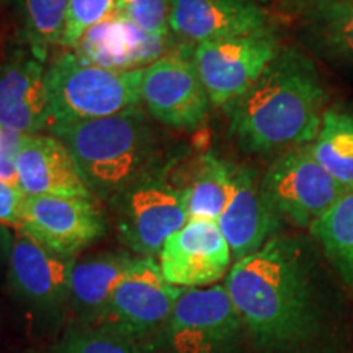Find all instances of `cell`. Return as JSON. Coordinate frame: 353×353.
Listing matches in <instances>:
<instances>
[{
	"mask_svg": "<svg viewBox=\"0 0 353 353\" xmlns=\"http://www.w3.org/2000/svg\"><path fill=\"white\" fill-rule=\"evenodd\" d=\"M325 103L327 92L312 61L281 48L259 81L224 110L241 149L270 154L314 143Z\"/></svg>",
	"mask_w": 353,
	"mask_h": 353,
	"instance_id": "1",
	"label": "cell"
},
{
	"mask_svg": "<svg viewBox=\"0 0 353 353\" xmlns=\"http://www.w3.org/2000/svg\"><path fill=\"white\" fill-rule=\"evenodd\" d=\"M224 286L259 342L283 345L306 330L311 296L293 242L272 237L257 252L232 265Z\"/></svg>",
	"mask_w": 353,
	"mask_h": 353,
	"instance_id": "2",
	"label": "cell"
},
{
	"mask_svg": "<svg viewBox=\"0 0 353 353\" xmlns=\"http://www.w3.org/2000/svg\"><path fill=\"white\" fill-rule=\"evenodd\" d=\"M68 145L94 195L117 198L148 176L154 136L139 107L99 120L51 126Z\"/></svg>",
	"mask_w": 353,
	"mask_h": 353,
	"instance_id": "3",
	"label": "cell"
},
{
	"mask_svg": "<svg viewBox=\"0 0 353 353\" xmlns=\"http://www.w3.org/2000/svg\"><path fill=\"white\" fill-rule=\"evenodd\" d=\"M143 69L97 65L76 51H63L46 68L51 126L99 120L139 107Z\"/></svg>",
	"mask_w": 353,
	"mask_h": 353,
	"instance_id": "4",
	"label": "cell"
},
{
	"mask_svg": "<svg viewBox=\"0 0 353 353\" xmlns=\"http://www.w3.org/2000/svg\"><path fill=\"white\" fill-rule=\"evenodd\" d=\"M260 182L278 216L298 226L311 228L348 193L317 162L311 144L281 154Z\"/></svg>",
	"mask_w": 353,
	"mask_h": 353,
	"instance_id": "5",
	"label": "cell"
},
{
	"mask_svg": "<svg viewBox=\"0 0 353 353\" xmlns=\"http://www.w3.org/2000/svg\"><path fill=\"white\" fill-rule=\"evenodd\" d=\"M280 50L272 32L196 44L192 61L211 103L224 108L259 81Z\"/></svg>",
	"mask_w": 353,
	"mask_h": 353,
	"instance_id": "6",
	"label": "cell"
},
{
	"mask_svg": "<svg viewBox=\"0 0 353 353\" xmlns=\"http://www.w3.org/2000/svg\"><path fill=\"white\" fill-rule=\"evenodd\" d=\"M182 293L183 288L165 280L152 257L134 259L114 288L100 321L105 327L134 341L169 321Z\"/></svg>",
	"mask_w": 353,
	"mask_h": 353,
	"instance_id": "7",
	"label": "cell"
},
{
	"mask_svg": "<svg viewBox=\"0 0 353 353\" xmlns=\"http://www.w3.org/2000/svg\"><path fill=\"white\" fill-rule=\"evenodd\" d=\"M120 208V234L132 252L152 257L188 223L182 190L165 180L144 176L114 198Z\"/></svg>",
	"mask_w": 353,
	"mask_h": 353,
	"instance_id": "8",
	"label": "cell"
},
{
	"mask_svg": "<svg viewBox=\"0 0 353 353\" xmlns=\"http://www.w3.org/2000/svg\"><path fill=\"white\" fill-rule=\"evenodd\" d=\"M242 322L224 285L183 288L169 319L170 345L175 353H221Z\"/></svg>",
	"mask_w": 353,
	"mask_h": 353,
	"instance_id": "9",
	"label": "cell"
},
{
	"mask_svg": "<svg viewBox=\"0 0 353 353\" xmlns=\"http://www.w3.org/2000/svg\"><path fill=\"white\" fill-rule=\"evenodd\" d=\"M105 229V214L94 198H25L20 231L64 257L81 252L103 236Z\"/></svg>",
	"mask_w": 353,
	"mask_h": 353,
	"instance_id": "10",
	"label": "cell"
},
{
	"mask_svg": "<svg viewBox=\"0 0 353 353\" xmlns=\"http://www.w3.org/2000/svg\"><path fill=\"white\" fill-rule=\"evenodd\" d=\"M141 103L162 125L193 130L206 120L211 101L193 61L164 56L143 69Z\"/></svg>",
	"mask_w": 353,
	"mask_h": 353,
	"instance_id": "11",
	"label": "cell"
},
{
	"mask_svg": "<svg viewBox=\"0 0 353 353\" xmlns=\"http://www.w3.org/2000/svg\"><path fill=\"white\" fill-rule=\"evenodd\" d=\"M231 260V249L218 223L190 219L167 239L157 263L170 285L203 288L226 275Z\"/></svg>",
	"mask_w": 353,
	"mask_h": 353,
	"instance_id": "12",
	"label": "cell"
},
{
	"mask_svg": "<svg viewBox=\"0 0 353 353\" xmlns=\"http://www.w3.org/2000/svg\"><path fill=\"white\" fill-rule=\"evenodd\" d=\"M169 26L195 44L273 32L267 10L255 0H169Z\"/></svg>",
	"mask_w": 353,
	"mask_h": 353,
	"instance_id": "13",
	"label": "cell"
},
{
	"mask_svg": "<svg viewBox=\"0 0 353 353\" xmlns=\"http://www.w3.org/2000/svg\"><path fill=\"white\" fill-rule=\"evenodd\" d=\"M17 174L26 196L97 200L68 145L52 134H23L17 154Z\"/></svg>",
	"mask_w": 353,
	"mask_h": 353,
	"instance_id": "14",
	"label": "cell"
},
{
	"mask_svg": "<svg viewBox=\"0 0 353 353\" xmlns=\"http://www.w3.org/2000/svg\"><path fill=\"white\" fill-rule=\"evenodd\" d=\"M74 260L48 249L20 231L8 245V283L17 296L38 307L69 299Z\"/></svg>",
	"mask_w": 353,
	"mask_h": 353,
	"instance_id": "15",
	"label": "cell"
},
{
	"mask_svg": "<svg viewBox=\"0 0 353 353\" xmlns=\"http://www.w3.org/2000/svg\"><path fill=\"white\" fill-rule=\"evenodd\" d=\"M46 65L32 52H15L0 65V126L20 134L50 130Z\"/></svg>",
	"mask_w": 353,
	"mask_h": 353,
	"instance_id": "16",
	"label": "cell"
},
{
	"mask_svg": "<svg viewBox=\"0 0 353 353\" xmlns=\"http://www.w3.org/2000/svg\"><path fill=\"white\" fill-rule=\"evenodd\" d=\"M278 213L262 190V182L249 169L236 167L232 195L218 226L226 237L232 259L257 252L270 241L278 226Z\"/></svg>",
	"mask_w": 353,
	"mask_h": 353,
	"instance_id": "17",
	"label": "cell"
},
{
	"mask_svg": "<svg viewBox=\"0 0 353 353\" xmlns=\"http://www.w3.org/2000/svg\"><path fill=\"white\" fill-rule=\"evenodd\" d=\"M165 43L113 13L83 34L76 52L101 68L134 70L162 59Z\"/></svg>",
	"mask_w": 353,
	"mask_h": 353,
	"instance_id": "18",
	"label": "cell"
},
{
	"mask_svg": "<svg viewBox=\"0 0 353 353\" xmlns=\"http://www.w3.org/2000/svg\"><path fill=\"white\" fill-rule=\"evenodd\" d=\"M299 15L309 50L337 70L353 72V0H325Z\"/></svg>",
	"mask_w": 353,
	"mask_h": 353,
	"instance_id": "19",
	"label": "cell"
},
{
	"mask_svg": "<svg viewBox=\"0 0 353 353\" xmlns=\"http://www.w3.org/2000/svg\"><path fill=\"white\" fill-rule=\"evenodd\" d=\"M134 257L126 252L99 254L74 262L69 299L87 317H101L114 288L130 270Z\"/></svg>",
	"mask_w": 353,
	"mask_h": 353,
	"instance_id": "20",
	"label": "cell"
},
{
	"mask_svg": "<svg viewBox=\"0 0 353 353\" xmlns=\"http://www.w3.org/2000/svg\"><path fill=\"white\" fill-rule=\"evenodd\" d=\"M234 170L236 167L223 159L214 157L213 154L205 156L195 179L182 188L188 221L201 219L218 223L231 200Z\"/></svg>",
	"mask_w": 353,
	"mask_h": 353,
	"instance_id": "21",
	"label": "cell"
},
{
	"mask_svg": "<svg viewBox=\"0 0 353 353\" xmlns=\"http://www.w3.org/2000/svg\"><path fill=\"white\" fill-rule=\"evenodd\" d=\"M311 151L317 162L347 190L353 192V113L339 107L325 110Z\"/></svg>",
	"mask_w": 353,
	"mask_h": 353,
	"instance_id": "22",
	"label": "cell"
},
{
	"mask_svg": "<svg viewBox=\"0 0 353 353\" xmlns=\"http://www.w3.org/2000/svg\"><path fill=\"white\" fill-rule=\"evenodd\" d=\"M17 13L30 52L46 64L52 48L63 46L68 0H15Z\"/></svg>",
	"mask_w": 353,
	"mask_h": 353,
	"instance_id": "23",
	"label": "cell"
},
{
	"mask_svg": "<svg viewBox=\"0 0 353 353\" xmlns=\"http://www.w3.org/2000/svg\"><path fill=\"white\" fill-rule=\"evenodd\" d=\"M311 232L345 283L353 286V192L317 219Z\"/></svg>",
	"mask_w": 353,
	"mask_h": 353,
	"instance_id": "24",
	"label": "cell"
},
{
	"mask_svg": "<svg viewBox=\"0 0 353 353\" xmlns=\"http://www.w3.org/2000/svg\"><path fill=\"white\" fill-rule=\"evenodd\" d=\"M54 353H141L136 342L105 325L70 329Z\"/></svg>",
	"mask_w": 353,
	"mask_h": 353,
	"instance_id": "25",
	"label": "cell"
},
{
	"mask_svg": "<svg viewBox=\"0 0 353 353\" xmlns=\"http://www.w3.org/2000/svg\"><path fill=\"white\" fill-rule=\"evenodd\" d=\"M114 13L151 37L169 38V0H117Z\"/></svg>",
	"mask_w": 353,
	"mask_h": 353,
	"instance_id": "26",
	"label": "cell"
},
{
	"mask_svg": "<svg viewBox=\"0 0 353 353\" xmlns=\"http://www.w3.org/2000/svg\"><path fill=\"white\" fill-rule=\"evenodd\" d=\"M117 0H68V23L63 46L74 50L88 30L114 13Z\"/></svg>",
	"mask_w": 353,
	"mask_h": 353,
	"instance_id": "27",
	"label": "cell"
},
{
	"mask_svg": "<svg viewBox=\"0 0 353 353\" xmlns=\"http://www.w3.org/2000/svg\"><path fill=\"white\" fill-rule=\"evenodd\" d=\"M23 134L20 132L0 130V180L15 187L19 185V174H17V154Z\"/></svg>",
	"mask_w": 353,
	"mask_h": 353,
	"instance_id": "28",
	"label": "cell"
},
{
	"mask_svg": "<svg viewBox=\"0 0 353 353\" xmlns=\"http://www.w3.org/2000/svg\"><path fill=\"white\" fill-rule=\"evenodd\" d=\"M26 195L20 187L0 180V226L21 228V213Z\"/></svg>",
	"mask_w": 353,
	"mask_h": 353,
	"instance_id": "29",
	"label": "cell"
},
{
	"mask_svg": "<svg viewBox=\"0 0 353 353\" xmlns=\"http://www.w3.org/2000/svg\"><path fill=\"white\" fill-rule=\"evenodd\" d=\"M291 3H293L294 8H296L298 12H301L303 8H306L309 6H314V3H319V2H325V0H290Z\"/></svg>",
	"mask_w": 353,
	"mask_h": 353,
	"instance_id": "30",
	"label": "cell"
},
{
	"mask_svg": "<svg viewBox=\"0 0 353 353\" xmlns=\"http://www.w3.org/2000/svg\"><path fill=\"white\" fill-rule=\"evenodd\" d=\"M2 231H3V228H2V226H0V239H2V234H3ZM0 244H2V242H0Z\"/></svg>",
	"mask_w": 353,
	"mask_h": 353,
	"instance_id": "31",
	"label": "cell"
},
{
	"mask_svg": "<svg viewBox=\"0 0 353 353\" xmlns=\"http://www.w3.org/2000/svg\"><path fill=\"white\" fill-rule=\"evenodd\" d=\"M350 112H352V113H353V110H350Z\"/></svg>",
	"mask_w": 353,
	"mask_h": 353,
	"instance_id": "32",
	"label": "cell"
},
{
	"mask_svg": "<svg viewBox=\"0 0 353 353\" xmlns=\"http://www.w3.org/2000/svg\"><path fill=\"white\" fill-rule=\"evenodd\" d=\"M0 130H2V126H0Z\"/></svg>",
	"mask_w": 353,
	"mask_h": 353,
	"instance_id": "33",
	"label": "cell"
},
{
	"mask_svg": "<svg viewBox=\"0 0 353 353\" xmlns=\"http://www.w3.org/2000/svg\"><path fill=\"white\" fill-rule=\"evenodd\" d=\"M0 2H2V0H0Z\"/></svg>",
	"mask_w": 353,
	"mask_h": 353,
	"instance_id": "34",
	"label": "cell"
}]
</instances>
